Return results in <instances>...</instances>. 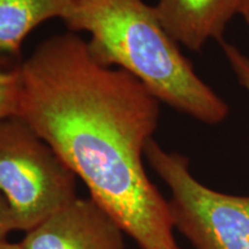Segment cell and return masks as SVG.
Returning a JSON list of instances; mask_svg holds the SVG:
<instances>
[{
    "label": "cell",
    "instance_id": "6da1fadb",
    "mask_svg": "<svg viewBox=\"0 0 249 249\" xmlns=\"http://www.w3.org/2000/svg\"><path fill=\"white\" fill-rule=\"evenodd\" d=\"M18 114L82 180L140 249H181L169 201L143 164L160 101L133 75L95 60L74 33L40 42L18 65Z\"/></svg>",
    "mask_w": 249,
    "mask_h": 249
},
{
    "label": "cell",
    "instance_id": "7a4b0ae2",
    "mask_svg": "<svg viewBox=\"0 0 249 249\" xmlns=\"http://www.w3.org/2000/svg\"><path fill=\"white\" fill-rule=\"evenodd\" d=\"M59 18L71 33L89 34L95 60L126 71L160 102L210 126L229 116V105L196 74L154 6L143 0H67Z\"/></svg>",
    "mask_w": 249,
    "mask_h": 249
},
{
    "label": "cell",
    "instance_id": "3957f363",
    "mask_svg": "<svg viewBox=\"0 0 249 249\" xmlns=\"http://www.w3.org/2000/svg\"><path fill=\"white\" fill-rule=\"evenodd\" d=\"M76 178L23 119L0 120V192L15 231L28 232L76 198Z\"/></svg>",
    "mask_w": 249,
    "mask_h": 249
},
{
    "label": "cell",
    "instance_id": "277c9868",
    "mask_svg": "<svg viewBox=\"0 0 249 249\" xmlns=\"http://www.w3.org/2000/svg\"><path fill=\"white\" fill-rule=\"evenodd\" d=\"M144 157L169 187L171 217L194 249H249V196L214 191L198 181L189 160L167 151L154 138Z\"/></svg>",
    "mask_w": 249,
    "mask_h": 249
},
{
    "label": "cell",
    "instance_id": "5b68a950",
    "mask_svg": "<svg viewBox=\"0 0 249 249\" xmlns=\"http://www.w3.org/2000/svg\"><path fill=\"white\" fill-rule=\"evenodd\" d=\"M119 223L91 197H76L29 230L23 249H126Z\"/></svg>",
    "mask_w": 249,
    "mask_h": 249
},
{
    "label": "cell",
    "instance_id": "8992f818",
    "mask_svg": "<svg viewBox=\"0 0 249 249\" xmlns=\"http://www.w3.org/2000/svg\"><path fill=\"white\" fill-rule=\"evenodd\" d=\"M248 0H157L158 20L178 44L198 52L211 39L223 40L230 21Z\"/></svg>",
    "mask_w": 249,
    "mask_h": 249
},
{
    "label": "cell",
    "instance_id": "52a82bcc",
    "mask_svg": "<svg viewBox=\"0 0 249 249\" xmlns=\"http://www.w3.org/2000/svg\"><path fill=\"white\" fill-rule=\"evenodd\" d=\"M67 0H0V55L18 57L27 36L60 18Z\"/></svg>",
    "mask_w": 249,
    "mask_h": 249
},
{
    "label": "cell",
    "instance_id": "ba28073f",
    "mask_svg": "<svg viewBox=\"0 0 249 249\" xmlns=\"http://www.w3.org/2000/svg\"><path fill=\"white\" fill-rule=\"evenodd\" d=\"M20 98L18 66L8 70L0 66V120L17 116Z\"/></svg>",
    "mask_w": 249,
    "mask_h": 249
},
{
    "label": "cell",
    "instance_id": "9c48e42d",
    "mask_svg": "<svg viewBox=\"0 0 249 249\" xmlns=\"http://www.w3.org/2000/svg\"><path fill=\"white\" fill-rule=\"evenodd\" d=\"M224 54L229 62L230 67L234 74L239 85L244 88L249 95V55L245 54L240 49L235 45L220 40Z\"/></svg>",
    "mask_w": 249,
    "mask_h": 249
},
{
    "label": "cell",
    "instance_id": "30bf717a",
    "mask_svg": "<svg viewBox=\"0 0 249 249\" xmlns=\"http://www.w3.org/2000/svg\"><path fill=\"white\" fill-rule=\"evenodd\" d=\"M15 231L14 217L7 200L0 192V242L5 241L11 232Z\"/></svg>",
    "mask_w": 249,
    "mask_h": 249
},
{
    "label": "cell",
    "instance_id": "8fae6325",
    "mask_svg": "<svg viewBox=\"0 0 249 249\" xmlns=\"http://www.w3.org/2000/svg\"><path fill=\"white\" fill-rule=\"evenodd\" d=\"M0 249H23L21 244H13V242L1 241L0 242Z\"/></svg>",
    "mask_w": 249,
    "mask_h": 249
},
{
    "label": "cell",
    "instance_id": "7c38bea8",
    "mask_svg": "<svg viewBox=\"0 0 249 249\" xmlns=\"http://www.w3.org/2000/svg\"><path fill=\"white\" fill-rule=\"evenodd\" d=\"M240 15L242 18H244L246 24H247L248 28H249V0L247 1V4L245 5V7L242 8Z\"/></svg>",
    "mask_w": 249,
    "mask_h": 249
}]
</instances>
